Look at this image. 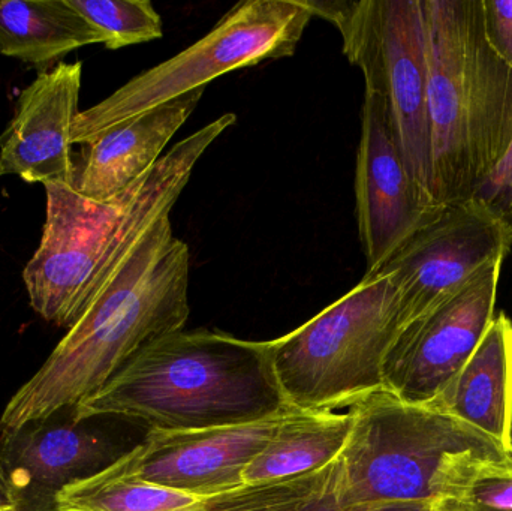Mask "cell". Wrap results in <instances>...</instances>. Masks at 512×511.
Segmentation results:
<instances>
[{"label": "cell", "mask_w": 512, "mask_h": 511, "mask_svg": "<svg viewBox=\"0 0 512 511\" xmlns=\"http://www.w3.org/2000/svg\"><path fill=\"white\" fill-rule=\"evenodd\" d=\"M204 90L165 102L83 144L72 188L95 201L113 200L131 189L164 156L165 146L188 122Z\"/></svg>", "instance_id": "9a60e30c"}, {"label": "cell", "mask_w": 512, "mask_h": 511, "mask_svg": "<svg viewBox=\"0 0 512 511\" xmlns=\"http://www.w3.org/2000/svg\"><path fill=\"white\" fill-rule=\"evenodd\" d=\"M340 511H447L444 506L430 503H382L370 506L352 507Z\"/></svg>", "instance_id": "d4e9b609"}, {"label": "cell", "mask_w": 512, "mask_h": 511, "mask_svg": "<svg viewBox=\"0 0 512 511\" xmlns=\"http://www.w3.org/2000/svg\"><path fill=\"white\" fill-rule=\"evenodd\" d=\"M508 452L512 416V320L495 315L477 350L432 404Z\"/></svg>", "instance_id": "2e32d148"}, {"label": "cell", "mask_w": 512, "mask_h": 511, "mask_svg": "<svg viewBox=\"0 0 512 511\" xmlns=\"http://www.w3.org/2000/svg\"><path fill=\"white\" fill-rule=\"evenodd\" d=\"M508 455H510V458L512 459V416L510 423V432H508Z\"/></svg>", "instance_id": "4316f807"}, {"label": "cell", "mask_w": 512, "mask_h": 511, "mask_svg": "<svg viewBox=\"0 0 512 511\" xmlns=\"http://www.w3.org/2000/svg\"><path fill=\"white\" fill-rule=\"evenodd\" d=\"M188 245L159 219L96 291L39 371L9 399L0 434L69 410L189 318Z\"/></svg>", "instance_id": "6da1fadb"}, {"label": "cell", "mask_w": 512, "mask_h": 511, "mask_svg": "<svg viewBox=\"0 0 512 511\" xmlns=\"http://www.w3.org/2000/svg\"><path fill=\"white\" fill-rule=\"evenodd\" d=\"M483 18L487 42L512 69V0H483Z\"/></svg>", "instance_id": "603a6c76"}, {"label": "cell", "mask_w": 512, "mask_h": 511, "mask_svg": "<svg viewBox=\"0 0 512 511\" xmlns=\"http://www.w3.org/2000/svg\"><path fill=\"white\" fill-rule=\"evenodd\" d=\"M511 251V222L477 195L445 207L378 270L396 291L400 332L459 296Z\"/></svg>", "instance_id": "9c48e42d"}, {"label": "cell", "mask_w": 512, "mask_h": 511, "mask_svg": "<svg viewBox=\"0 0 512 511\" xmlns=\"http://www.w3.org/2000/svg\"><path fill=\"white\" fill-rule=\"evenodd\" d=\"M83 63H57L20 93L0 135V177L74 185L72 126L78 116Z\"/></svg>", "instance_id": "4fadbf2b"}, {"label": "cell", "mask_w": 512, "mask_h": 511, "mask_svg": "<svg viewBox=\"0 0 512 511\" xmlns=\"http://www.w3.org/2000/svg\"><path fill=\"white\" fill-rule=\"evenodd\" d=\"M0 507H14L8 486H6L5 479H3L2 471H0Z\"/></svg>", "instance_id": "484cf974"}, {"label": "cell", "mask_w": 512, "mask_h": 511, "mask_svg": "<svg viewBox=\"0 0 512 511\" xmlns=\"http://www.w3.org/2000/svg\"><path fill=\"white\" fill-rule=\"evenodd\" d=\"M92 44H102V36L72 8L69 0L0 2L3 56L44 66Z\"/></svg>", "instance_id": "e0dca14e"}, {"label": "cell", "mask_w": 512, "mask_h": 511, "mask_svg": "<svg viewBox=\"0 0 512 511\" xmlns=\"http://www.w3.org/2000/svg\"><path fill=\"white\" fill-rule=\"evenodd\" d=\"M288 410L248 425L150 431L143 443L104 470L198 500L212 497L245 483V471L270 443Z\"/></svg>", "instance_id": "8fae6325"}, {"label": "cell", "mask_w": 512, "mask_h": 511, "mask_svg": "<svg viewBox=\"0 0 512 511\" xmlns=\"http://www.w3.org/2000/svg\"><path fill=\"white\" fill-rule=\"evenodd\" d=\"M352 429L315 511L382 503L445 506L507 450L435 405L402 401L376 390L349 408Z\"/></svg>", "instance_id": "277c9868"}, {"label": "cell", "mask_w": 512, "mask_h": 511, "mask_svg": "<svg viewBox=\"0 0 512 511\" xmlns=\"http://www.w3.org/2000/svg\"><path fill=\"white\" fill-rule=\"evenodd\" d=\"M447 511H512V459L478 474Z\"/></svg>", "instance_id": "7402d4cb"}, {"label": "cell", "mask_w": 512, "mask_h": 511, "mask_svg": "<svg viewBox=\"0 0 512 511\" xmlns=\"http://www.w3.org/2000/svg\"><path fill=\"white\" fill-rule=\"evenodd\" d=\"M352 429L351 413L289 408L270 443L245 471V483L273 482L324 470L336 461Z\"/></svg>", "instance_id": "ac0fdd59"}, {"label": "cell", "mask_w": 512, "mask_h": 511, "mask_svg": "<svg viewBox=\"0 0 512 511\" xmlns=\"http://www.w3.org/2000/svg\"><path fill=\"white\" fill-rule=\"evenodd\" d=\"M502 266L493 264L459 296L397 335L382 366L384 389L409 404L438 399L495 318Z\"/></svg>", "instance_id": "30bf717a"}, {"label": "cell", "mask_w": 512, "mask_h": 511, "mask_svg": "<svg viewBox=\"0 0 512 511\" xmlns=\"http://www.w3.org/2000/svg\"><path fill=\"white\" fill-rule=\"evenodd\" d=\"M512 224V141L504 159L475 192Z\"/></svg>", "instance_id": "cb8c5ba5"}, {"label": "cell", "mask_w": 512, "mask_h": 511, "mask_svg": "<svg viewBox=\"0 0 512 511\" xmlns=\"http://www.w3.org/2000/svg\"><path fill=\"white\" fill-rule=\"evenodd\" d=\"M198 498L102 470L60 491L56 511H180Z\"/></svg>", "instance_id": "d6986e66"}, {"label": "cell", "mask_w": 512, "mask_h": 511, "mask_svg": "<svg viewBox=\"0 0 512 511\" xmlns=\"http://www.w3.org/2000/svg\"><path fill=\"white\" fill-rule=\"evenodd\" d=\"M355 201L366 273L382 269L445 209L427 200L409 176L391 135L384 102L366 90L355 168Z\"/></svg>", "instance_id": "7c38bea8"}, {"label": "cell", "mask_w": 512, "mask_h": 511, "mask_svg": "<svg viewBox=\"0 0 512 511\" xmlns=\"http://www.w3.org/2000/svg\"><path fill=\"white\" fill-rule=\"evenodd\" d=\"M399 333L393 284L382 273H366L312 320L270 341L286 407L336 411L384 389L382 366Z\"/></svg>", "instance_id": "8992f818"}, {"label": "cell", "mask_w": 512, "mask_h": 511, "mask_svg": "<svg viewBox=\"0 0 512 511\" xmlns=\"http://www.w3.org/2000/svg\"><path fill=\"white\" fill-rule=\"evenodd\" d=\"M286 408L270 341L183 329L140 351L71 414L75 423L117 416L185 432L261 422Z\"/></svg>", "instance_id": "3957f363"}, {"label": "cell", "mask_w": 512, "mask_h": 511, "mask_svg": "<svg viewBox=\"0 0 512 511\" xmlns=\"http://www.w3.org/2000/svg\"><path fill=\"white\" fill-rule=\"evenodd\" d=\"M328 465L316 473L242 486L200 498L180 511H315L327 482Z\"/></svg>", "instance_id": "ffe728a7"}, {"label": "cell", "mask_w": 512, "mask_h": 511, "mask_svg": "<svg viewBox=\"0 0 512 511\" xmlns=\"http://www.w3.org/2000/svg\"><path fill=\"white\" fill-rule=\"evenodd\" d=\"M312 18L306 0L237 3L200 41L80 111L72 126V141L83 146L119 123L206 89L228 72L292 56Z\"/></svg>", "instance_id": "ba28073f"}, {"label": "cell", "mask_w": 512, "mask_h": 511, "mask_svg": "<svg viewBox=\"0 0 512 511\" xmlns=\"http://www.w3.org/2000/svg\"><path fill=\"white\" fill-rule=\"evenodd\" d=\"M432 198L474 197L512 141V69L484 32L483 0H421Z\"/></svg>", "instance_id": "5b68a950"}, {"label": "cell", "mask_w": 512, "mask_h": 511, "mask_svg": "<svg viewBox=\"0 0 512 511\" xmlns=\"http://www.w3.org/2000/svg\"><path fill=\"white\" fill-rule=\"evenodd\" d=\"M102 36L108 50L162 38V18L149 0H69Z\"/></svg>", "instance_id": "44dd1931"}, {"label": "cell", "mask_w": 512, "mask_h": 511, "mask_svg": "<svg viewBox=\"0 0 512 511\" xmlns=\"http://www.w3.org/2000/svg\"><path fill=\"white\" fill-rule=\"evenodd\" d=\"M83 423L51 416L0 434V471L15 509L56 511L63 488L113 464L107 441Z\"/></svg>", "instance_id": "5bb4252c"}, {"label": "cell", "mask_w": 512, "mask_h": 511, "mask_svg": "<svg viewBox=\"0 0 512 511\" xmlns=\"http://www.w3.org/2000/svg\"><path fill=\"white\" fill-rule=\"evenodd\" d=\"M330 21L343 53L363 72L366 92L384 102L394 143L409 176L432 198L427 54L421 0H306ZM438 206V204H436Z\"/></svg>", "instance_id": "52a82bcc"}, {"label": "cell", "mask_w": 512, "mask_h": 511, "mask_svg": "<svg viewBox=\"0 0 512 511\" xmlns=\"http://www.w3.org/2000/svg\"><path fill=\"white\" fill-rule=\"evenodd\" d=\"M0 511H20L15 509V507H0Z\"/></svg>", "instance_id": "83f0119b"}, {"label": "cell", "mask_w": 512, "mask_h": 511, "mask_svg": "<svg viewBox=\"0 0 512 511\" xmlns=\"http://www.w3.org/2000/svg\"><path fill=\"white\" fill-rule=\"evenodd\" d=\"M236 119L234 113L224 114L179 141L113 200H90L71 185L45 183L41 243L23 270L33 311L71 329L141 237L170 215L201 156Z\"/></svg>", "instance_id": "7a4b0ae2"}]
</instances>
